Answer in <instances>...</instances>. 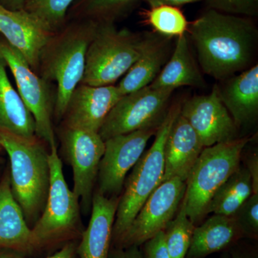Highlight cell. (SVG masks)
Masks as SVG:
<instances>
[{
    "label": "cell",
    "mask_w": 258,
    "mask_h": 258,
    "mask_svg": "<svg viewBox=\"0 0 258 258\" xmlns=\"http://www.w3.org/2000/svg\"><path fill=\"white\" fill-rule=\"evenodd\" d=\"M202 71L225 81L255 64L258 30L252 18L206 9L189 23Z\"/></svg>",
    "instance_id": "cell-1"
},
{
    "label": "cell",
    "mask_w": 258,
    "mask_h": 258,
    "mask_svg": "<svg viewBox=\"0 0 258 258\" xmlns=\"http://www.w3.org/2000/svg\"><path fill=\"white\" fill-rule=\"evenodd\" d=\"M97 25L93 20H69L40 52L37 75L57 84L53 115L57 120L62 119L70 97L82 81L86 52Z\"/></svg>",
    "instance_id": "cell-2"
},
{
    "label": "cell",
    "mask_w": 258,
    "mask_h": 258,
    "mask_svg": "<svg viewBox=\"0 0 258 258\" xmlns=\"http://www.w3.org/2000/svg\"><path fill=\"white\" fill-rule=\"evenodd\" d=\"M45 144L37 136L22 137L0 130V147L10 159L12 192L30 228L43 212L50 188L49 152Z\"/></svg>",
    "instance_id": "cell-3"
},
{
    "label": "cell",
    "mask_w": 258,
    "mask_h": 258,
    "mask_svg": "<svg viewBox=\"0 0 258 258\" xmlns=\"http://www.w3.org/2000/svg\"><path fill=\"white\" fill-rule=\"evenodd\" d=\"M181 106L180 102L169 106L165 118L156 132L152 147L144 153L125 180L124 191L120 196L113 225V247L119 242L147 199L161 184L164 173L166 139L180 113Z\"/></svg>",
    "instance_id": "cell-4"
},
{
    "label": "cell",
    "mask_w": 258,
    "mask_h": 258,
    "mask_svg": "<svg viewBox=\"0 0 258 258\" xmlns=\"http://www.w3.org/2000/svg\"><path fill=\"white\" fill-rule=\"evenodd\" d=\"M50 188L43 212L31 228L34 250L80 238L83 225L79 198L68 186L57 145L50 148Z\"/></svg>",
    "instance_id": "cell-5"
},
{
    "label": "cell",
    "mask_w": 258,
    "mask_h": 258,
    "mask_svg": "<svg viewBox=\"0 0 258 258\" xmlns=\"http://www.w3.org/2000/svg\"><path fill=\"white\" fill-rule=\"evenodd\" d=\"M250 137L205 147L190 171L181 203L195 225L208 215V208L219 188L239 167Z\"/></svg>",
    "instance_id": "cell-6"
},
{
    "label": "cell",
    "mask_w": 258,
    "mask_h": 258,
    "mask_svg": "<svg viewBox=\"0 0 258 258\" xmlns=\"http://www.w3.org/2000/svg\"><path fill=\"white\" fill-rule=\"evenodd\" d=\"M142 42L143 34L118 29L113 23H98L86 52L84 75L80 84L114 85L139 58Z\"/></svg>",
    "instance_id": "cell-7"
},
{
    "label": "cell",
    "mask_w": 258,
    "mask_h": 258,
    "mask_svg": "<svg viewBox=\"0 0 258 258\" xmlns=\"http://www.w3.org/2000/svg\"><path fill=\"white\" fill-rule=\"evenodd\" d=\"M0 56L15 78L18 91L35 123V135L49 148L56 144L52 117L56 93L51 83L35 72L22 54L7 42H0Z\"/></svg>",
    "instance_id": "cell-8"
},
{
    "label": "cell",
    "mask_w": 258,
    "mask_h": 258,
    "mask_svg": "<svg viewBox=\"0 0 258 258\" xmlns=\"http://www.w3.org/2000/svg\"><path fill=\"white\" fill-rule=\"evenodd\" d=\"M173 92L148 86L122 96L107 115L98 134L106 141L136 131L159 128L170 106Z\"/></svg>",
    "instance_id": "cell-9"
},
{
    "label": "cell",
    "mask_w": 258,
    "mask_h": 258,
    "mask_svg": "<svg viewBox=\"0 0 258 258\" xmlns=\"http://www.w3.org/2000/svg\"><path fill=\"white\" fill-rule=\"evenodd\" d=\"M59 132L62 154L74 173L73 191L81 200L83 212L87 213L92 205L93 188L105 150L104 141L97 132L62 123Z\"/></svg>",
    "instance_id": "cell-10"
},
{
    "label": "cell",
    "mask_w": 258,
    "mask_h": 258,
    "mask_svg": "<svg viewBox=\"0 0 258 258\" xmlns=\"http://www.w3.org/2000/svg\"><path fill=\"white\" fill-rule=\"evenodd\" d=\"M186 182L179 178H172L159 184L113 247H139L164 230L176 216L184 198Z\"/></svg>",
    "instance_id": "cell-11"
},
{
    "label": "cell",
    "mask_w": 258,
    "mask_h": 258,
    "mask_svg": "<svg viewBox=\"0 0 258 258\" xmlns=\"http://www.w3.org/2000/svg\"><path fill=\"white\" fill-rule=\"evenodd\" d=\"M158 128L136 131L104 141L105 150L98 173L96 190L107 198L120 197L126 175L143 155Z\"/></svg>",
    "instance_id": "cell-12"
},
{
    "label": "cell",
    "mask_w": 258,
    "mask_h": 258,
    "mask_svg": "<svg viewBox=\"0 0 258 258\" xmlns=\"http://www.w3.org/2000/svg\"><path fill=\"white\" fill-rule=\"evenodd\" d=\"M180 114L198 134L204 147L238 139V128L220 99L217 85L211 93L181 103Z\"/></svg>",
    "instance_id": "cell-13"
},
{
    "label": "cell",
    "mask_w": 258,
    "mask_h": 258,
    "mask_svg": "<svg viewBox=\"0 0 258 258\" xmlns=\"http://www.w3.org/2000/svg\"><path fill=\"white\" fill-rule=\"evenodd\" d=\"M122 96L115 85L79 84L70 97L62 124L98 133L107 115Z\"/></svg>",
    "instance_id": "cell-14"
},
{
    "label": "cell",
    "mask_w": 258,
    "mask_h": 258,
    "mask_svg": "<svg viewBox=\"0 0 258 258\" xmlns=\"http://www.w3.org/2000/svg\"><path fill=\"white\" fill-rule=\"evenodd\" d=\"M0 33L37 74L40 52L54 33L26 10H10L1 5Z\"/></svg>",
    "instance_id": "cell-15"
},
{
    "label": "cell",
    "mask_w": 258,
    "mask_h": 258,
    "mask_svg": "<svg viewBox=\"0 0 258 258\" xmlns=\"http://www.w3.org/2000/svg\"><path fill=\"white\" fill-rule=\"evenodd\" d=\"M173 39L157 32H144L139 58L117 85L122 96L149 86L156 79L170 58Z\"/></svg>",
    "instance_id": "cell-16"
},
{
    "label": "cell",
    "mask_w": 258,
    "mask_h": 258,
    "mask_svg": "<svg viewBox=\"0 0 258 258\" xmlns=\"http://www.w3.org/2000/svg\"><path fill=\"white\" fill-rule=\"evenodd\" d=\"M120 197L93 193L91 216L77 245L79 258H109L112 234Z\"/></svg>",
    "instance_id": "cell-17"
},
{
    "label": "cell",
    "mask_w": 258,
    "mask_h": 258,
    "mask_svg": "<svg viewBox=\"0 0 258 258\" xmlns=\"http://www.w3.org/2000/svg\"><path fill=\"white\" fill-rule=\"evenodd\" d=\"M204 148L198 134L179 113L166 139L161 184L174 177L186 182Z\"/></svg>",
    "instance_id": "cell-18"
},
{
    "label": "cell",
    "mask_w": 258,
    "mask_h": 258,
    "mask_svg": "<svg viewBox=\"0 0 258 258\" xmlns=\"http://www.w3.org/2000/svg\"><path fill=\"white\" fill-rule=\"evenodd\" d=\"M217 86L220 99L237 128L254 123L258 117V64Z\"/></svg>",
    "instance_id": "cell-19"
},
{
    "label": "cell",
    "mask_w": 258,
    "mask_h": 258,
    "mask_svg": "<svg viewBox=\"0 0 258 258\" xmlns=\"http://www.w3.org/2000/svg\"><path fill=\"white\" fill-rule=\"evenodd\" d=\"M30 253L34 248L31 228L25 221L21 208L13 197L10 173L0 181V249Z\"/></svg>",
    "instance_id": "cell-20"
},
{
    "label": "cell",
    "mask_w": 258,
    "mask_h": 258,
    "mask_svg": "<svg viewBox=\"0 0 258 258\" xmlns=\"http://www.w3.org/2000/svg\"><path fill=\"white\" fill-rule=\"evenodd\" d=\"M245 237L235 217L214 215L195 227L185 258H205L231 247Z\"/></svg>",
    "instance_id": "cell-21"
},
{
    "label": "cell",
    "mask_w": 258,
    "mask_h": 258,
    "mask_svg": "<svg viewBox=\"0 0 258 258\" xmlns=\"http://www.w3.org/2000/svg\"><path fill=\"white\" fill-rule=\"evenodd\" d=\"M149 86L154 89L172 91L182 86L207 87L203 74L191 55L186 35L176 38L170 58Z\"/></svg>",
    "instance_id": "cell-22"
},
{
    "label": "cell",
    "mask_w": 258,
    "mask_h": 258,
    "mask_svg": "<svg viewBox=\"0 0 258 258\" xmlns=\"http://www.w3.org/2000/svg\"><path fill=\"white\" fill-rule=\"evenodd\" d=\"M7 68L0 56V130L22 137H35V120L10 82Z\"/></svg>",
    "instance_id": "cell-23"
},
{
    "label": "cell",
    "mask_w": 258,
    "mask_h": 258,
    "mask_svg": "<svg viewBox=\"0 0 258 258\" xmlns=\"http://www.w3.org/2000/svg\"><path fill=\"white\" fill-rule=\"evenodd\" d=\"M252 194V181L247 167H240L219 188L208 213L233 216Z\"/></svg>",
    "instance_id": "cell-24"
},
{
    "label": "cell",
    "mask_w": 258,
    "mask_h": 258,
    "mask_svg": "<svg viewBox=\"0 0 258 258\" xmlns=\"http://www.w3.org/2000/svg\"><path fill=\"white\" fill-rule=\"evenodd\" d=\"M142 0H77L71 7L67 21L88 20L115 23L128 16Z\"/></svg>",
    "instance_id": "cell-25"
},
{
    "label": "cell",
    "mask_w": 258,
    "mask_h": 258,
    "mask_svg": "<svg viewBox=\"0 0 258 258\" xmlns=\"http://www.w3.org/2000/svg\"><path fill=\"white\" fill-rule=\"evenodd\" d=\"M142 23L162 36L177 38L187 34L189 22L179 8L158 5L142 9L139 13Z\"/></svg>",
    "instance_id": "cell-26"
},
{
    "label": "cell",
    "mask_w": 258,
    "mask_h": 258,
    "mask_svg": "<svg viewBox=\"0 0 258 258\" xmlns=\"http://www.w3.org/2000/svg\"><path fill=\"white\" fill-rule=\"evenodd\" d=\"M196 225L186 215L182 203L174 218L164 230L165 243L170 258H185L189 251Z\"/></svg>",
    "instance_id": "cell-27"
},
{
    "label": "cell",
    "mask_w": 258,
    "mask_h": 258,
    "mask_svg": "<svg viewBox=\"0 0 258 258\" xmlns=\"http://www.w3.org/2000/svg\"><path fill=\"white\" fill-rule=\"evenodd\" d=\"M77 0H25L23 9L55 33L67 23L71 7Z\"/></svg>",
    "instance_id": "cell-28"
},
{
    "label": "cell",
    "mask_w": 258,
    "mask_h": 258,
    "mask_svg": "<svg viewBox=\"0 0 258 258\" xmlns=\"http://www.w3.org/2000/svg\"><path fill=\"white\" fill-rule=\"evenodd\" d=\"M206 9L252 18L258 15V0H205Z\"/></svg>",
    "instance_id": "cell-29"
},
{
    "label": "cell",
    "mask_w": 258,
    "mask_h": 258,
    "mask_svg": "<svg viewBox=\"0 0 258 258\" xmlns=\"http://www.w3.org/2000/svg\"><path fill=\"white\" fill-rule=\"evenodd\" d=\"M246 237L257 238L258 235V194L252 193L233 215Z\"/></svg>",
    "instance_id": "cell-30"
},
{
    "label": "cell",
    "mask_w": 258,
    "mask_h": 258,
    "mask_svg": "<svg viewBox=\"0 0 258 258\" xmlns=\"http://www.w3.org/2000/svg\"><path fill=\"white\" fill-rule=\"evenodd\" d=\"M142 254L144 258H170L165 243L164 231L144 242Z\"/></svg>",
    "instance_id": "cell-31"
},
{
    "label": "cell",
    "mask_w": 258,
    "mask_h": 258,
    "mask_svg": "<svg viewBox=\"0 0 258 258\" xmlns=\"http://www.w3.org/2000/svg\"><path fill=\"white\" fill-rule=\"evenodd\" d=\"M110 258H144L142 249L139 246H131L126 248L111 249Z\"/></svg>",
    "instance_id": "cell-32"
},
{
    "label": "cell",
    "mask_w": 258,
    "mask_h": 258,
    "mask_svg": "<svg viewBox=\"0 0 258 258\" xmlns=\"http://www.w3.org/2000/svg\"><path fill=\"white\" fill-rule=\"evenodd\" d=\"M77 245L76 241H71L64 244L63 247L55 253L47 258H79L77 254Z\"/></svg>",
    "instance_id": "cell-33"
},
{
    "label": "cell",
    "mask_w": 258,
    "mask_h": 258,
    "mask_svg": "<svg viewBox=\"0 0 258 258\" xmlns=\"http://www.w3.org/2000/svg\"><path fill=\"white\" fill-rule=\"evenodd\" d=\"M247 169L252 181V193L258 194V156L254 154L247 161Z\"/></svg>",
    "instance_id": "cell-34"
},
{
    "label": "cell",
    "mask_w": 258,
    "mask_h": 258,
    "mask_svg": "<svg viewBox=\"0 0 258 258\" xmlns=\"http://www.w3.org/2000/svg\"><path fill=\"white\" fill-rule=\"evenodd\" d=\"M142 1L147 4L149 8L158 6V5H169V6L180 8L184 5L198 3L203 0H142Z\"/></svg>",
    "instance_id": "cell-35"
},
{
    "label": "cell",
    "mask_w": 258,
    "mask_h": 258,
    "mask_svg": "<svg viewBox=\"0 0 258 258\" xmlns=\"http://www.w3.org/2000/svg\"><path fill=\"white\" fill-rule=\"evenodd\" d=\"M25 0H0V5L10 10H20L24 8Z\"/></svg>",
    "instance_id": "cell-36"
},
{
    "label": "cell",
    "mask_w": 258,
    "mask_h": 258,
    "mask_svg": "<svg viewBox=\"0 0 258 258\" xmlns=\"http://www.w3.org/2000/svg\"><path fill=\"white\" fill-rule=\"evenodd\" d=\"M0 258H25L23 253L11 250V249H0Z\"/></svg>",
    "instance_id": "cell-37"
},
{
    "label": "cell",
    "mask_w": 258,
    "mask_h": 258,
    "mask_svg": "<svg viewBox=\"0 0 258 258\" xmlns=\"http://www.w3.org/2000/svg\"><path fill=\"white\" fill-rule=\"evenodd\" d=\"M231 258H257L255 254L249 253V252L241 250V249H235L232 252Z\"/></svg>",
    "instance_id": "cell-38"
},
{
    "label": "cell",
    "mask_w": 258,
    "mask_h": 258,
    "mask_svg": "<svg viewBox=\"0 0 258 258\" xmlns=\"http://www.w3.org/2000/svg\"><path fill=\"white\" fill-rule=\"evenodd\" d=\"M222 258H230V257H229L228 254H224Z\"/></svg>",
    "instance_id": "cell-39"
},
{
    "label": "cell",
    "mask_w": 258,
    "mask_h": 258,
    "mask_svg": "<svg viewBox=\"0 0 258 258\" xmlns=\"http://www.w3.org/2000/svg\"><path fill=\"white\" fill-rule=\"evenodd\" d=\"M0 149H2V147H0Z\"/></svg>",
    "instance_id": "cell-40"
}]
</instances>
